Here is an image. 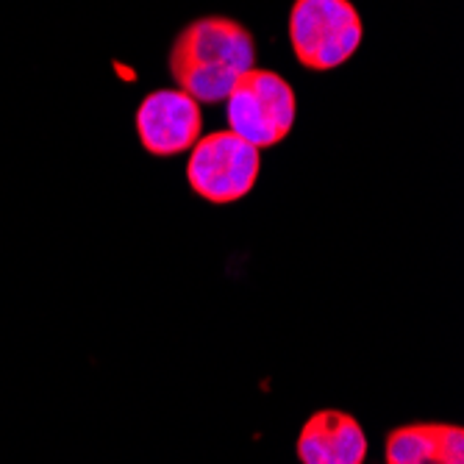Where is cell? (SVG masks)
Returning a JSON list of instances; mask_svg holds the SVG:
<instances>
[{
    "instance_id": "cell-2",
    "label": "cell",
    "mask_w": 464,
    "mask_h": 464,
    "mask_svg": "<svg viewBox=\"0 0 464 464\" xmlns=\"http://www.w3.org/2000/svg\"><path fill=\"white\" fill-rule=\"evenodd\" d=\"M286 34L295 59L306 70L328 72L356 56L364 23L351 0H295Z\"/></svg>"
},
{
    "instance_id": "cell-4",
    "label": "cell",
    "mask_w": 464,
    "mask_h": 464,
    "mask_svg": "<svg viewBox=\"0 0 464 464\" xmlns=\"http://www.w3.org/2000/svg\"><path fill=\"white\" fill-rule=\"evenodd\" d=\"M262 153L234 131H212L189 148L187 181L192 192L215 206L237 203L256 187Z\"/></svg>"
},
{
    "instance_id": "cell-7",
    "label": "cell",
    "mask_w": 464,
    "mask_h": 464,
    "mask_svg": "<svg viewBox=\"0 0 464 464\" xmlns=\"http://www.w3.org/2000/svg\"><path fill=\"white\" fill-rule=\"evenodd\" d=\"M387 464H464V431L448 423H411L390 431Z\"/></svg>"
},
{
    "instance_id": "cell-5",
    "label": "cell",
    "mask_w": 464,
    "mask_h": 464,
    "mask_svg": "<svg viewBox=\"0 0 464 464\" xmlns=\"http://www.w3.org/2000/svg\"><path fill=\"white\" fill-rule=\"evenodd\" d=\"M134 129L150 156H179L203 134L200 103L181 90L148 92L134 111Z\"/></svg>"
},
{
    "instance_id": "cell-6",
    "label": "cell",
    "mask_w": 464,
    "mask_h": 464,
    "mask_svg": "<svg viewBox=\"0 0 464 464\" xmlns=\"http://www.w3.org/2000/svg\"><path fill=\"white\" fill-rule=\"evenodd\" d=\"M301 464H364L367 434L343 409L314 411L298 434Z\"/></svg>"
},
{
    "instance_id": "cell-1",
    "label": "cell",
    "mask_w": 464,
    "mask_h": 464,
    "mask_svg": "<svg viewBox=\"0 0 464 464\" xmlns=\"http://www.w3.org/2000/svg\"><path fill=\"white\" fill-rule=\"evenodd\" d=\"M167 67L181 92L198 103H220L256 67V42L242 23L206 14L176 34Z\"/></svg>"
},
{
    "instance_id": "cell-3",
    "label": "cell",
    "mask_w": 464,
    "mask_h": 464,
    "mask_svg": "<svg viewBox=\"0 0 464 464\" xmlns=\"http://www.w3.org/2000/svg\"><path fill=\"white\" fill-rule=\"evenodd\" d=\"M298 120V98L292 83L273 70H247L226 98L228 131L253 148L281 145Z\"/></svg>"
}]
</instances>
